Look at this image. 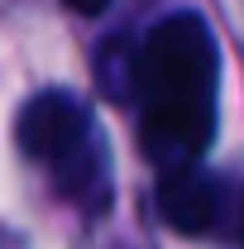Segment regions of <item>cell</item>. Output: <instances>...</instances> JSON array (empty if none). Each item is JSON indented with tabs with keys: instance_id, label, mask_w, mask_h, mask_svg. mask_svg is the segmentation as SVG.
Instances as JSON below:
<instances>
[{
	"instance_id": "277c9868",
	"label": "cell",
	"mask_w": 244,
	"mask_h": 249,
	"mask_svg": "<svg viewBox=\"0 0 244 249\" xmlns=\"http://www.w3.org/2000/svg\"><path fill=\"white\" fill-rule=\"evenodd\" d=\"M101 87H105V96H115L124 106L134 101V43L129 38H115L101 48Z\"/></svg>"
},
{
	"instance_id": "3957f363",
	"label": "cell",
	"mask_w": 244,
	"mask_h": 249,
	"mask_svg": "<svg viewBox=\"0 0 244 249\" xmlns=\"http://www.w3.org/2000/svg\"><path fill=\"white\" fill-rule=\"evenodd\" d=\"M158 216L168 220L177 235L235 245V216H240L235 182L225 173H206L201 163L173 168L158 182Z\"/></svg>"
},
{
	"instance_id": "6da1fadb",
	"label": "cell",
	"mask_w": 244,
	"mask_h": 249,
	"mask_svg": "<svg viewBox=\"0 0 244 249\" xmlns=\"http://www.w3.org/2000/svg\"><path fill=\"white\" fill-rule=\"evenodd\" d=\"M215 82L220 48L196 10H173L134 43V106L139 149L163 173L201 163L215 144Z\"/></svg>"
},
{
	"instance_id": "5b68a950",
	"label": "cell",
	"mask_w": 244,
	"mask_h": 249,
	"mask_svg": "<svg viewBox=\"0 0 244 249\" xmlns=\"http://www.w3.org/2000/svg\"><path fill=\"white\" fill-rule=\"evenodd\" d=\"M62 5H67V10H77V15H101L110 0H62Z\"/></svg>"
},
{
	"instance_id": "7a4b0ae2",
	"label": "cell",
	"mask_w": 244,
	"mask_h": 249,
	"mask_svg": "<svg viewBox=\"0 0 244 249\" xmlns=\"http://www.w3.org/2000/svg\"><path fill=\"white\" fill-rule=\"evenodd\" d=\"M15 144L19 154L48 173L58 187L82 211H105L110 201V154L101 139L91 106L72 91H38L15 120Z\"/></svg>"
}]
</instances>
